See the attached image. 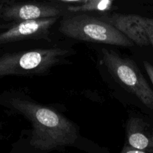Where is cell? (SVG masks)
<instances>
[{"label":"cell","mask_w":153,"mask_h":153,"mask_svg":"<svg viewBox=\"0 0 153 153\" xmlns=\"http://www.w3.org/2000/svg\"><path fill=\"white\" fill-rule=\"evenodd\" d=\"M0 105L22 115L31 123L29 143L34 149L52 150L72 146L77 140L74 124L50 108L10 94H0Z\"/></svg>","instance_id":"cell-1"},{"label":"cell","mask_w":153,"mask_h":153,"mask_svg":"<svg viewBox=\"0 0 153 153\" xmlns=\"http://www.w3.org/2000/svg\"><path fill=\"white\" fill-rule=\"evenodd\" d=\"M59 30L64 35L81 41L122 47H131L135 45L109 22L86 13L64 17L60 22Z\"/></svg>","instance_id":"cell-2"},{"label":"cell","mask_w":153,"mask_h":153,"mask_svg":"<svg viewBox=\"0 0 153 153\" xmlns=\"http://www.w3.org/2000/svg\"><path fill=\"white\" fill-rule=\"evenodd\" d=\"M69 51L61 48L36 49L0 55V78L43 74L59 64Z\"/></svg>","instance_id":"cell-3"},{"label":"cell","mask_w":153,"mask_h":153,"mask_svg":"<svg viewBox=\"0 0 153 153\" xmlns=\"http://www.w3.org/2000/svg\"><path fill=\"white\" fill-rule=\"evenodd\" d=\"M102 61L107 71L142 104L153 109V90L132 60L112 49H102Z\"/></svg>","instance_id":"cell-4"},{"label":"cell","mask_w":153,"mask_h":153,"mask_svg":"<svg viewBox=\"0 0 153 153\" xmlns=\"http://www.w3.org/2000/svg\"><path fill=\"white\" fill-rule=\"evenodd\" d=\"M58 16L14 22L0 31V45L31 39L46 38Z\"/></svg>","instance_id":"cell-5"},{"label":"cell","mask_w":153,"mask_h":153,"mask_svg":"<svg viewBox=\"0 0 153 153\" xmlns=\"http://www.w3.org/2000/svg\"><path fill=\"white\" fill-rule=\"evenodd\" d=\"M61 13L59 7L47 3L22 1L0 3V18L5 22L58 16Z\"/></svg>","instance_id":"cell-6"},{"label":"cell","mask_w":153,"mask_h":153,"mask_svg":"<svg viewBox=\"0 0 153 153\" xmlns=\"http://www.w3.org/2000/svg\"><path fill=\"white\" fill-rule=\"evenodd\" d=\"M141 16L136 14H123V13H112L103 19L109 22L119 30L122 34L135 45L140 46H149V42L146 34L140 22Z\"/></svg>","instance_id":"cell-7"},{"label":"cell","mask_w":153,"mask_h":153,"mask_svg":"<svg viewBox=\"0 0 153 153\" xmlns=\"http://www.w3.org/2000/svg\"><path fill=\"white\" fill-rule=\"evenodd\" d=\"M128 144L141 153H153V128L137 117H130L126 124Z\"/></svg>","instance_id":"cell-8"},{"label":"cell","mask_w":153,"mask_h":153,"mask_svg":"<svg viewBox=\"0 0 153 153\" xmlns=\"http://www.w3.org/2000/svg\"><path fill=\"white\" fill-rule=\"evenodd\" d=\"M116 0H89L83 4H71L68 10L74 13L86 11H105L112 7Z\"/></svg>","instance_id":"cell-9"},{"label":"cell","mask_w":153,"mask_h":153,"mask_svg":"<svg viewBox=\"0 0 153 153\" xmlns=\"http://www.w3.org/2000/svg\"><path fill=\"white\" fill-rule=\"evenodd\" d=\"M140 22L148 39L149 46L153 48V19L141 16Z\"/></svg>","instance_id":"cell-10"},{"label":"cell","mask_w":153,"mask_h":153,"mask_svg":"<svg viewBox=\"0 0 153 153\" xmlns=\"http://www.w3.org/2000/svg\"><path fill=\"white\" fill-rule=\"evenodd\" d=\"M143 66L146 70V72L147 75H148V78H149L150 81H151L152 84L153 85V65L151 63L148 62V61H144Z\"/></svg>","instance_id":"cell-11"}]
</instances>
